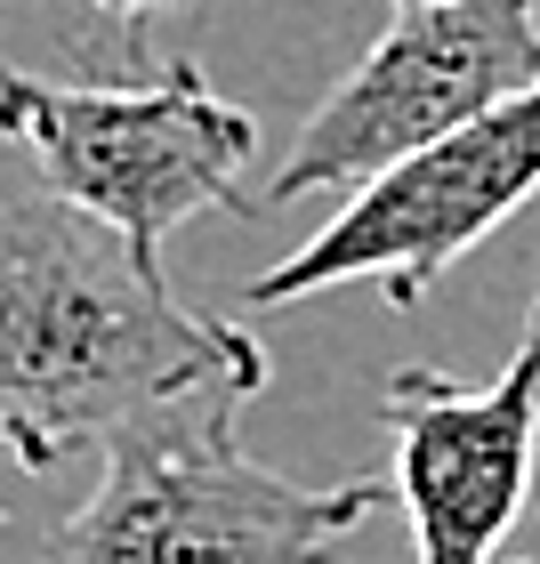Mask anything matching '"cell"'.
Wrapping results in <instances>:
<instances>
[{
  "label": "cell",
  "instance_id": "cell-1",
  "mask_svg": "<svg viewBox=\"0 0 540 564\" xmlns=\"http://www.w3.org/2000/svg\"><path fill=\"white\" fill-rule=\"evenodd\" d=\"M194 388H267L242 323L194 315L106 218L65 194H0V420L17 468H57Z\"/></svg>",
  "mask_w": 540,
  "mask_h": 564
},
{
  "label": "cell",
  "instance_id": "cell-2",
  "mask_svg": "<svg viewBox=\"0 0 540 564\" xmlns=\"http://www.w3.org/2000/svg\"><path fill=\"white\" fill-rule=\"evenodd\" d=\"M250 388H194L106 435V476L41 564H331L388 484H299L242 452Z\"/></svg>",
  "mask_w": 540,
  "mask_h": 564
},
{
  "label": "cell",
  "instance_id": "cell-3",
  "mask_svg": "<svg viewBox=\"0 0 540 564\" xmlns=\"http://www.w3.org/2000/svg\"><path fill=\"white\" fill-rule=\"evenodd\" d=\"M0 138L33 153L48 194L106 218L138 259L202 210H235L259 121L202 82V65H162L153 82H41L0 65Z\"/></svg>",
  "mask_w": 540,
  "mask_h": 564
},
{
  "label": "cell",
  "instance_id": "cell-4",
  "mask_svg": "<svg viewBox=\"0 0 540 564\" xmlns=\"http://www.w3.org/2000/svg\"><path fill=\"white\" fill-rule=\"evenodd\" d=\"M532 82H540V0H420V9H396V24L364 48V65L347 82H331L323 106L299 121L259 210H282V202L331 194V186H364L388 162L508 106Z\"/></svg>",
  "mask_w": 540,
  "mask_h": 564
},
{
  "label": "cell",
  "instance_id": "cell-5",
  "mask_svg": "<svg viewBox=\"0 0 540 564\" xmlns=\"http://www.w3.org/2000/svg\"><path fill=\"white\" fill-rule=\"evenodd\" d=\"M532 194H540V82L364 177L339 218H323L282 267L242 282V306H291L339 291V282H379L396 306H420L428 282H444Z\"/></svg>",
  "mask_w": 540,
  "mask_h": 564
},
{
  "label": "cell",
  "instance_id": "cell-6",
  "mask_svg": "<svg viewBox=\"0 0 540 564\" xmlns=\"http://www.w3.org/2000/svg\"><path fill=\"white\" fill-rule=\"evenodd\" d=\"M396 435L388 492L411 517L420 564H500L540 468V355L517 347L500 379H452L411 364L379 388Z\"/></svg>",
  "mask_w": 540,
  "mask_h": 564
},
{
  "label": "cell",
  "instance_id": "cell-7",
  "mask_svg": "<svg viewBox=\"0 0 540 564\" xmlns=\"http://www.w3.org/2000/svg\"><path fill=\"white\" fill-rule=\"evenodd\" d=\"M89 9H106L121 33L138 41V24H145V17H162V9H194V0H89Z\"/></svg>",
  "mask_w": 540,
  "mask_h": 564
},
{
  "label": "cell",
  "instance_id": "cell-8",
  "mask_svg": "<svg viewBox=\"0 0 540 564\" xmlns=\"http://www.w3.org/2000/svg\"><path fill=\"white\" fill-rule=\"evenodd\" d=\"M525 347L540 355V299H532V323H525Z\"/></svg>",
  "mask_w": 540,
  "mask_h": 564
},
{
  "label": "cell",
  "instance_id": "cell-9",
  "mask_svg": "<svg viewBox=\"0 0 540 564\" xmlns=\"http://www.w3.org/2000/svg\"><path fill=\"white\" fill-rule=\"evenodd\" d=\"M0 452H9V420H0Z\"/></svg>",
  "mask_w": 540,
  "mask_h": 564
},
{
  "label": "cell",
  "instance_id": "cell-10",
  "mask_svg": "<svg viewBox=\"0 0 540 564\" xmlns=\"http://www.w3.org/2000/svg\"><path fill=\"white\" fill-rule=\"evenodd\" d=\"M396 9H420V0H396Z\"/></svg>",
  "mask_w": 540,
  "mask_h": 564
}]
</instances>
